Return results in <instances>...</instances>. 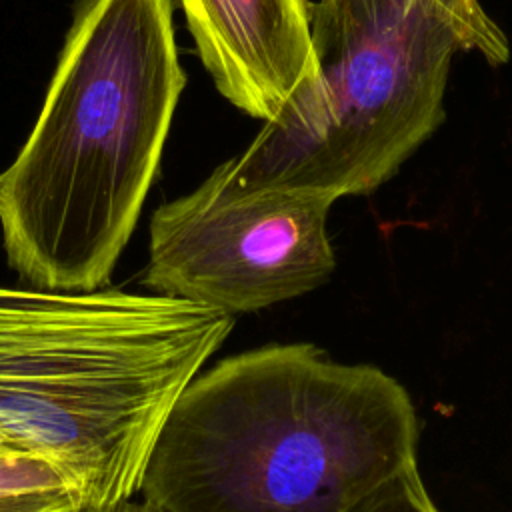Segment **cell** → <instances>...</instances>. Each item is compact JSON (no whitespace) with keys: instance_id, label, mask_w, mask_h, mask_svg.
I'll list each match as a JSON object with an SVG mask.
<instances>
[{"instance_id":"obj_1","label":"cell","mask_w":512,"mask_h":512,"mask_svg":"<svg viewBox=\"0 0 512 512\" xmlns=\"http://www.w3.org/2000/svg\"><path fill=\"white\" fill-rule=\"evenodd\" d=\"M406 388L308 342L220 360L184 388L150 452L158 512H358L418 466Z\"/></svg>"},{"instance_id":"obj_2","label":"cell","mask_w":512,"mask_h":512,"mask_svg":"<svg viewBox=\"0 0 512 512\" xmlns=\"http://www.w3.org/2000/svg\"><path fill=\"white\" fill-rule=\"evenodd\" d=\"M172 0H80L30 136L0 170L6 264L28 286H106L186 86Z\"/></svg>"},{"instance_id":"obj_3","label":"cell","mask_w":512,"mask_h":512,"mask_svg":"<svg viewBox=\"0 0 512 512\" xmlns=\"http://www.w3.org/2000/svg\"><path fill=\"white\" fill-rule=\"evenodd\" d=\"M234 316L164 294L0 284V444L52 464L80 510L140 492L154 442Z\"/></svg>"},{"instance_id":"obj_4","label":"cell","mask_w":512,"mask_h":512,"mask_svg":"<svg viewBox=\"0 0 512 512\" xmlns=\"http://www.w3.org/2000/svg\"><path fill=\"white\" fill-rule=\"evenodd\" d=\"M310 32L314 74L212 170L224 192L370 194L446 120L458 52L510 56L480 0H316Z\"/></svg>"},{"instance_id":"obj_5","label":"cell","mask_w":512,"mask_h":512,"mask_svg":"<svg viewBox=\"0 0 512 512\" xmlns=\"http://www.w3.org/2000/svg\"><path fill=\"white\" fill-rule=\"evenodd\" d=\"M334 202L308 192L234 196L210 172L152 214L142 284L230 316L302 296L336 268Z\"/></svg>"},{"instance_id":"obj_6","label":"cell","mask_w":512,"mask_h":512,"mask_svg":"<svg viewBox=\"0 0 512 512\" xmlns=\"http://www.w3.org/2000/svg\"><path fill=\"white\" fill-rule=\"evenodd\" d=\"M218 92L272 120L314 74L308 0H178Z\"/></svg>"},{"instance_id":"obj_7","label":"cell","mask_w":512,"mask_h":512,"mask_svg":"<svg viewBox=\"0 0 512 512\" xmlns=\"http://www.w3.org/2000/svg\"><path fill=\"white\" fill-rule=\"evenodd\" d=\"M358 512H440L432 502L418 466L410 468L380 492H376Z\"/></svg>"},{"instance_id":"obj_8","label":"cell","mask_w":512,"mask_h":512,"mask_svg":"<svg viewBox=\"0 0 512 512\" xmlns=\"http://www.w3.org/2000/svg\"><path fill=\"white\" fill-rule=\"evenodd\" d=\"M78 508L76 494L64 486L0 494V512H78Z\"/></svg>"},{"instance_id":"obj_9","label":"cell","mask_w":512,"mask_h":512,"mask_svg":"<svg viewBox=\"0 0 512 512\" xmlns=\"http://www.w3.org/2000/svg\"><path fill=\"white\" fill-rule=\"evenodd\" d=\"M80 512H158L154 506H150L148 502L144 500H124L112 508H106V510H80Z\"/></svg>"},{"instance_id":"obj_10","label":"cell","mask_w":512,"mask_h":512,"mask_svg":"<svg viewBox=\"0 0 512 512\" xmlns=\"http://www.w3.org/2000/svg\"><path fill=\"white\" fill-rule=\"evenodd\" d=\"M4 450H10V448H6L4 444H0V452H4ZM14 452H16V450H14Z\"/></svg>"}]
</instances>
